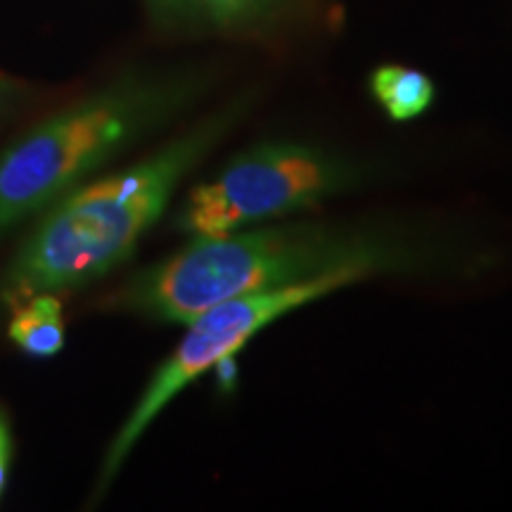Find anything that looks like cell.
<instances>
[{
	"instance_id": "cell-7",
	"label": "cell",
	"mask_w": 512,
	"mask_h": 512,
	"mask_svg": "<svg viewBox=\"0 0 512 512\" xmlns=\"http://www.w3.org/2000/svg\"><path fill=\"white\" fill-rule=\"evenodd\" d=\"M17 311L10 320L8 335L24 354L50 358L64 347L62 304L53 292L31 294L15 304Z\"/></svg>"
},
{
	"instance_id": "cell-9",
	"label": "cell",
	"mask_w": 512,
	"mask_h": 512,
	"mask_svg": "<svg viewBox=\"0 0 512 512\" xmlns=\"http://www.w3.org/2000/svg\"><path fill=\"white\" fill-rule=\"evenodd\" d=\"M8 463H10V437L5 430L3 420H0V491L5 486V477H8Z\"/></svg>"
},
{
	"instance_id": "cell-4",
	"label": "cell",
	"mask_w": 512,
	"mask_h": 512,
	"mask_svg": "<svg viewBox=\"0 0 512 512\" xmlns=\"http://www.w3.org/2000/svg\"><path fill=\"white\" fill-rule=\"evenodd\" d=\"M363 169L347 157L299 143H266L242 152L197 185L178 214L190 238H214L313 209L361 183Z\"/></svg>"
},
{
	"instance_id": "cell-5",
	"label": "cell",
	"mask_w": 512,
	"mask_h": 512,
	"mask_svg": "<svg viewBox=\"0 0 512 512\" xmlns=\"http://www.w3.org/2000/svg\"><path fill=\"white\" fill-rule=\"evenodd\" d=\"M361 280L363 278L358 273H328L320 275V278L304 280V283L242 294V297L228 299V302L190 320L188 335L181 339L174 354L157 368L155 377L147 384L143 396L133 406L131 415L110 444L105 465H102V484H107L117 475L121 463L131 453V448L138 444L147 427L152 425V420L190 382H195L197 377L214 368H226L233 361V356H238V351L245 349L249 339L290 311L316 302V299L330 297L332 292L361 283Z\"/></svg>"
},
{
	"instance_id": "cell-2",
	"label": "cell",
	"mask_w": 512,
	"mask_h": 512,
	"mask_svg": "<svg viewBox=\"0 0 512 512\" xmlns=\"http://www.w3.org/2000/svg\"><path fill=\"white\" fill-rule=\"evenodd\" d=\"M247 107L230 102L152 157L98 183L79 185L43 211L0 280V299L83 287L124 264L159 221L178 183L207 157Z\"/></svg>"
},
{
	"instance_id": "cell-8",
	"label": "cell",
	"mask_w": 512,
	"mask_h": 512,
	"mask_svg": "<svg viewBox=\"0 0 512 512\" xmlns=\"http://www.w3.org/2000/svg\"><path fill=\"white\" fill-rule=\"evenodd\" d=\"M370 93L394 121H411L425 114L437 95L430 76L401 64L377 67L370 74Z\"/></svg>"
},
{
	"instance_id": "cell-3",
	"label": "cell",
	"mask_w": 512,
	"mask_h": 512,
	"mask_svg": "<svg viewBox=\"0 0 512 512\" xmlns=\"http://www.w3.org/2000/svg\"><path fill=\"white\" fill-rule=\"evenodd\" d=\"M197 74H131L43 119L0 152V238L197 98Z\"/></svg>"
},
{
	"instance_id": "cell-6",
	"label": "cell",
	"mask_w": 512,
	"mask_h": 512,
	"mask_svg": "<svg viewBox=\"0 0 512 512\" xmlns=\"http://www.w3.org/2000/svg\"><path fill=\"white\" fill-rule=\"evenodd\" d=\"M306 0H147L152 15L171 27H204L240 36H268L285 27Z\"/></svg>"
},
{
	"instance_id": "cell-10",
	"label": "cell",
	"mask_w": 512,
	"mask_h": 512,
	"mask_svg": "<svg viewBox=\"0 0 512 512\" xmlns=\"http://www.w3.org/2000/svg\"><path fill=\"white\" fill-rule=\"evenodd\" d=\"M19 93V86L12 79H8V76L0 74V107H5L8 102L15 98V95Z\"/></svg>"
},
{
	"instance_id": "cell-1",
	"label": "cell",
	"mask_w": 512,
	"mask_h": 512,
	"mask_svg": "<svg viewBox=\"0 0 512 512\" xmlns=\"http://www.w3.org/2000/svg\"><path fill=\"white\" fill-rule=\"evenodd\" d=\"M439 252L399 230L328 223L242 228L192 238L171 259L145 268L119 292L121 309L164 323H190L249 292L273 290L328 273L420 271Z\"/></svg>"
}]
</instances>
